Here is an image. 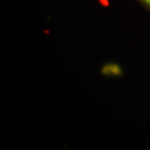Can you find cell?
Instances as JSON below:
<instances>
[{
  "label": "cell",
  "instance_id": "obj_1",
  "mask_svg": "<svg viewBox=\"0 0 150 150\" xmlns=\"http://www.w3.org/2000/svg\"><path fill=\"white\" fill-rule=\"evenodd\" d=\"M141 1H143L146 5L150 6V0H141Z\"/></svg>",
  "mask_w": 150,
  "mask_h": 150
}]
</instances>
